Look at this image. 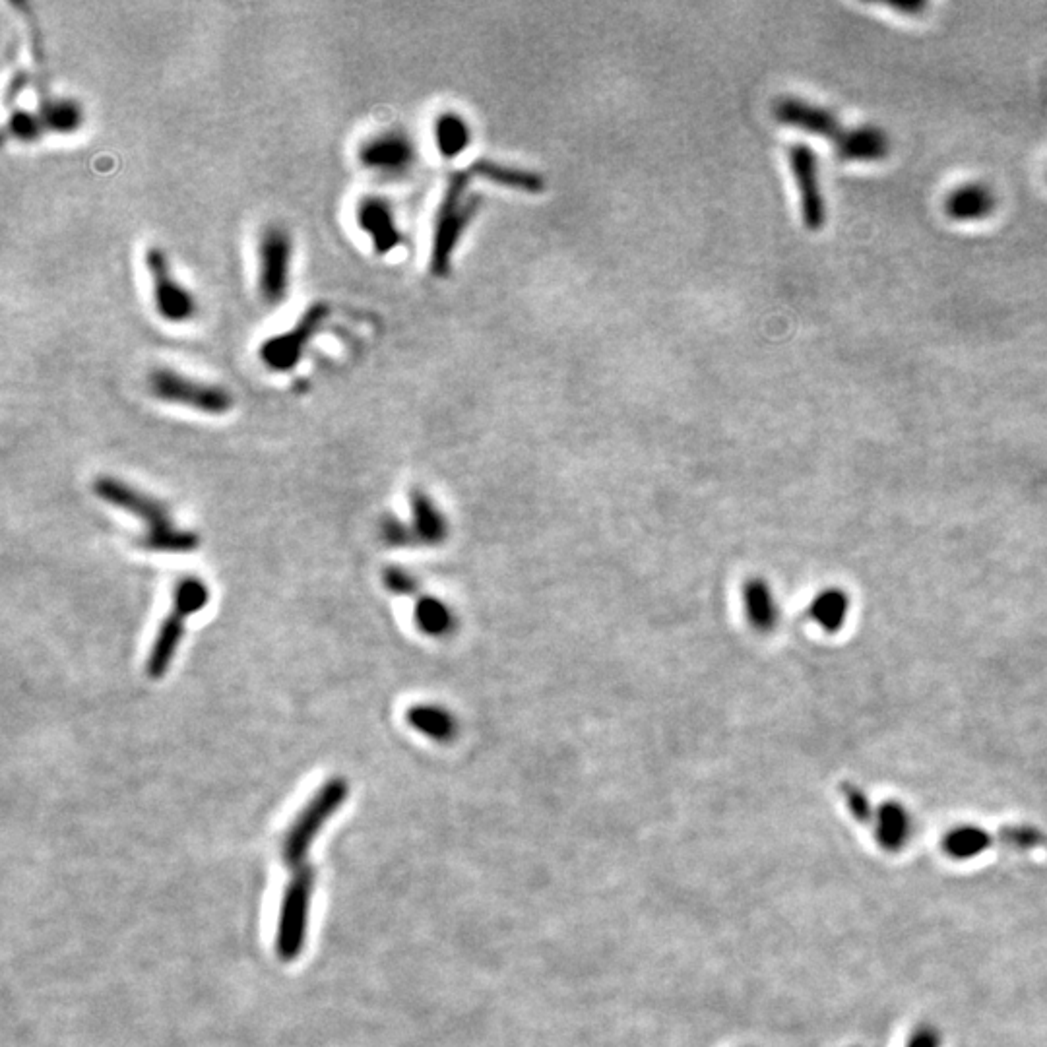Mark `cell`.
Returning a JSON list of instances; mask_svg holds the SVG:
<instances>
[{
	"label": "cell",
	"mask_w": 1047,
	"mask_h": 1047,
	"mask_svg": "<svg viewBox=\"0 0 1047 1047\" xmlns=\"http://www.w3.org/2000/svg\"><path fill=\"white\" fill-rule=\"evenodd\" d=\"M148 388L161 402L185 406L206 415H223L233 408V396L223 386L196 381L175 369L152 371Z\"/></svg>",
	"instance_id": "cell-5"
},
{
	"label": "cell",
	"mask_w": 1047,
	"mask_h": 1047,
	"mask_svg": "<svg viewBox=\"0 0 1047 1047\" xmlns=\"http://www.w3.org/2000/svg\"><path fill=\"white\" fill-rule=\"evenodd\" d=\"M406 722L413 730L439 743H448L458 735L456 716L441 704H413L406 712Z\"/></svg>",
	"instance_id": "cell-19"
},
{
	"label": "cell",
	"mask_w": 1047,
	"mask_h": 1047,
	"mask_svg": "<svg viewBox=\"0 0 1047 1047\" xmlns=\"http://www.w3.org/2000/svg\"><path fill=\"white\" fill-rule=\"evenodd\" d=\"M937 1044H939V1038L935 1036L933 1030H921L912 1038L908 1047H937Z\"/></svg>",
	"instance_id": "cell-31"
},
{
	"label": "cell",
	"mask_w": 1047,
	"mask_h": 1047,
	"mask_svg": "<svg viewBox=\"0 0 1047 1047\" xmlns=\"http://www.w3.org/2000/svg\"><path fill=\"white\" fill-rule=\"evenodd\" d=\"M382 582L388 592L396 596H415L421 588V582L413 576L412 572L402 567H388L382 571Z\"/></svg>",
	"instance_id": "cell-27"
},
{
	"label": "cell",
	"mask_w": 1047,
	"mask_h": 1047,
	"mask_svg": "<svg viewBox=\"0 0 1047 1047\" xmlns=\"http://www.w3.org/2000/svg\"><path fill=\"white\" fill-rule=\"evenodd\" d=\"M887 4H889L890 8H894L898 12H904V14H920L927 8V4L923 0H889Z\"/></svg>",
	"instance_id": "cell-30"
},
{
	"label": "cell",
	"mask_w": 1047,
	"mask_h": 1047,
	"mask_svg": "<svg viewBox=\"0 0 1047 1047\" xmlns=\"http://www.w3.org/2000/svg\"><path fill=\"white\" fill-rule=\"evenodd\" d=\"M146 272L152 287V301L158 317L169 324L191 322L198 313L196 299L189 287L183 286L169 264L167 254L159 247H150L144 256Z\"/></svg>",
	"instance_id": "cell-8"
},
{
	"label": "cell",
	"mask_w": 1047,
	"mask_h": 1047,
	"mask_svg": "<svg viewBox=\"0 0 1047 1047\" xmlns=\"http://www.w3.org/2000/svg\"><path fill=\"white\" fill-rule=\"evenodd\" d=\"M912 821L900 803H883L877 813V838L887 850H898L910 836Z\"/></svg>",
	"instance_id": "cell-22"
},
{
	"label": "cell",
	"mask_w": 1047,
	"mask_h": 1047,
	"mask_svg": "<svg viewBox=\"0 0 1047 1047\" xmlns=\"http://www.w3.org/2000/svg\"><path fill=\"white\" fill-rule=\"evenodd\" d=\"M470 173L481 177L489 183H495V185H501L505 189H512V191L526 192V194H540L545 191V181L541 179L538 173L534 171H526V169H518V167H510V165H503V163H495V161H489V159H481L474 163L470 167Z\"/></svg>",
	"instance_id": "cell-18"
},
{
	"label": "cell",
	"mask_w": 1047,
	"mask_h": 1047,
	"mask_svg": "<svg viewBox=\"0 0 1047 1047\" xmlns=\"http://www.w3.org/2000/svg\"><path fill=\"white\" fill-rule=\"evenodd\" d=\"M435 142L443 158H456L470 144V127L460 115L445 113L435 123Z\"/></svg>",
	"instance_id": "cell-24"
},
{
	"label": "cell",
	"mask_w": 1047,
	"mask_h": 1047,
	"mask_svg": "<svg viewBox=\"0 0 1047 1047\" xmlns=\"http://www.w3.org/2000/svg\"><path fill=\"white\" fill-rule=\"evenodd\" d=\"M741 600L747 621L755 631L772 633L778 627L780 605L770 584L764 578L753 576L745 580L741 588Z\"/></svg>",
	"instance_id": "cell-15"
},
{
	"label": "cell",
	"mask_w": 1047,
	"mask_h": 1047,
	"mask_svg": "<svg viewBox=\"0 0 1047 1047\" xmlns=\"http://www.w3.org/2000/svg\"><path fill=\"white\" fill-rule=\"evenodd\" d=\"M355 222L369 237L375 253L390 254L400 243L402 233L394 218L392 206L381 196H365L355 208Z\"/></svg>",
	"instance_id": "cell-13"
},
{
	"label": "cell",
	"mask_w": 1047,
	"mask_h": 1047,
	"mask_svg": "<svg viewBox=\"0 0 1047 1047\" xmlns=\"http://www.w3.org/2000/svg\"><path fill=\"white\" fill-rule=\"evenodd\" d=\"M995 206V192L985 183H964L945 200V212L954 222H980L993 214Z\"/></svg>",
	"instance_id": "cell-16"
},
{
	"label": "cell",
	"mask_w": 1047,
	"mask_h": 1047,
	"mask_svg": "<svg viewBox=\"0 0 1047 1047\" xmlns=\"http://www.w3.org/2000/svg\"><path fill=\"white\" fill-rule=\"evenodd\" d=\"M415 148L402 132H382L369 138L359 148V163L382 175H400L412 167Z\"/></svg>",
	"instance_id": "cell-12"
},
{
	"label": "cell",
	"mask_w": 1047,
	"mask_h": 1047,
	"mask_svg": "<svg viewBox=\"0 0 1047 1047\" xmlns=\"http://www.w3.org/2000/svg\"><path fill=\"white\" fill-rule=\"evenodd\" d=\"M788 158L797 185L803 225L809 231H821L826 225V202L819 181L817 154L805 144H795L790 148Z\"/></svg>",
	"instance_id": "cell-10"
},
{
	"label": "cell",
	"mask_w": 1047,
	"mask_h": 1047,
	"mask_svg": "<svg viewBox=\"0 0 1047 1047\" xmlns=\"http://www.w3.org/2000/svg\"><path fill=\"white\" fill-rule=\"evenodd\" d=\"M293 243L286 229L268 227L256 247V287L260 299L276 307L286 301L291 286Z\"/></svg>",
	"instance_id": "cell-7"
},
{
	"label": "cell",
	"mask_w": 1047,
	"mask_h": 1047,
	"mask_svg": "<svg viewBox=\"0 0 1047 1047\" xmlns=\"http://www.w3.org/2000/svg\"><path fill=\"white\" fill-rule=\"evenodd\" d=\"M8 130H10V134L18 142H28L30 144V142H37L43 136L45 127L41 123L39 113L35 115V113H30V111H14L10 121H8Z\"/></svg>",
	"instance_id": "cell-26"
},
{
	"label": "cell",
	"mask_w": 1047,
	"mask_h": 1047,
	"mask_svg": "<svg viewBox=\"0 0 1047 1047\" xmlns=\"http://www.w3.org/2000/svg\"><path fill=\"white\" fill-rule=\"evenodd\" d=\"M94 491L101 501L127 510L146 524V536L140 540L142 549L154 553H191L200 545L194 532L175 526L169 508L161 501L121 479L99 477L94 483Z\"/></svg>",
	"instance_id": "cell-1"
},
{
	"label": "cell",
	"mask_w": 1047,
	"mask_h": 1047,
	"mask_svg": "<svg viewBox=\"0 0 1047 1047\" xmlns=\"http://www.w3.org/2000/svg\"><path fill=\"white\" fill-rule=\"evenodd\" d=\"M41 123L47 132L72 134L84 123V111L74 99H51L39 111Z\"/></svg>",
	"instance_id": "cell-23"
},
{
	"label": "cell",
	"mask_w": 1047,
	"mask_h": 1047,
	"mask_svg": "<svg viewBox=\"0 0 1047 1047\" xmlns=\"http://www.w3.org/2000/svg\"><path fill=\"white\" fill-rule=\"evenodd\" d=\"M989 842L991 840L982 828L962 826L947 836L945 850L954 857L978 856L989 846Z\"/></svg>",
	"instance_id": "cell-25"
},
{
	"label": "cell",
	"mask_w": 1047,
	"mask_h": 1047,
	"mask_svg": "<svg viewBox=\"0 0 1047 1047\" xmlns=\"http://www.w3.org/2000/svg\"><path fill=\"white\" fill-rule=\"evenodd\" d=\"M470 169L456 171L448 183L433 223V241L429 270L437 278H446L452 270L454 251L481 208V198L470 192Z\"/></svg>",
	"instance_id": "cell-2"
},
{
	"label": "cell",
	"mask_w": 1047,
	"mask_h": 1047,
	"mask_svg": "<svg viewBox=\"0 0 1047 1047\" xmlns=\"http://www.w3.org/2000/svg\"><path fill=\"white\" fill-rule=\"evenodd\" d=\"M348 782L344 778H330L318 788L317 794L303 807L284 840V859L289 865H299L313 846L318 832L348 799Z\"/></svg>",
	"instance_id": "cell-4"
},
{
	"label": "cell",
	"mask_w": 1047,
	"mask_h": 1047,
	"mask_svg": "<svg viewBox=\"0 0 1047 1047\" xmlns=\"http://www.w3.org/2000/svg\"><path fill=\"white\" fill-rule=\"evenodd\" d=\"M412 507V532L417 545H441L448 538V522L439 505L423 491L413 489L410 495Z\"/></svg>",
	"instance_id": "cell-17"
},
{
	"label": "cell",
	"mask_w": 1047,
	"mask_h": 1047,
	"mask_svg": "<svg viewBox=\"0 0 1047 1047\" xmlns=\"http://www.w3.org/2000/svg\"><path fill=\"white\" fill-rule=\"evenodd\" d=\"M809 615L826 633H838L850 615V598L842 588L821 590L809 605Z\"/></svg>",
	"instance_id": "cell-20"
},
{
	"label": "cell",
	"mask_w": 1047,
	"mask_h": 1047,
	"mask_svg": "<svg viewBox=\"0 0 1047 1047\" xmlns=\"http://www.w3.org/2000/svg\"><path fill=\"white\" fill-rule=\"evenodd\" d=\"M836 156L844 161L873 163L883 161L890 154L889 134L875 125L846 128L832 144Z\"/></svg>",
	"instance_id": "cell-14"
},
{
	"label": "cell",
	"mask_w": 1047,
	"mask_h": 1047,
	"mask_svg": "<svg viewBox=\"0 0 1047 1047\" xmlns=\"http://www.w3.org/2000/svg\"><path fill=\"white\" fill-rule=\"evenodd\" d=\"M842 795L846 799V805L850 809V813L856 817L859 823H869L873 821V809H871V803L867 799V795L863 794L857 786L854 784H842Z\"/></svg>",
	"instance_id": "cell-29"
},
{
	"label": "cell",
	"mask_w": 1047,
	"mask_h": 1047,
	"mask_svg": "<svg viewBox=\"0 0 1047 1047\" xmlns=\"http://www.w3.org/2000/svg\"><path fill=\"white\" fill-rule=\"evenodd\" d=\"M774 117L786 125V127L797 128L801 132L813 134L826 138L830 144H834L846 128L842 127V121L826 107L817 103L797 99V97H784L774 105Z\"/></svg>",
	"instance_id": "cell-11"
},
{
	"label": "cell",
	"mask_w": 1047,
	"mask_h": 1047,
	"mask_svg": "<svg viewBox=\"0 0 1047 1047\" xmlns=\"http://www.w3.org/2000/svg\"><path fill=\"white\" fill-rule=\"evenodd\" d=\"M210 600V590L204 580L198 576H187L175 586L173 609L163 619L158 636L154 640L152 652L146 662V671L152 679H161L175 660L177 648L185 635L187 619L206 607Z\"/></svg>",
	"instance_id": "cell-3"
},
{
	"label": "cell",
	"mask_w": 1047,
	"mask_h": 1047,
	"mask_svg": "<svg viewBox=\"0 0 1047 1047\" xmlns=\"http://www.w3.org/2000/svg\"><path fill=\"white\" fill-rule=\"evenodd\" d=\"M381 536L382 540L386 541V545H392V547H412V545H417L415 538H413L412 526L400 522L394 516H384L382 518Z\"/></svg>",
	"instance_id": "cell-28"
},
{
	"label": "cell",
	"mask_w": 1047,
	"mask_h": 1047,
	"mask_svg": "<svg viewBox=\"0 0 1047 1047\" xmlns=\"http://www.w3.org/2000/svg\"><path fill=\"white\" fill-rule=\"evenodd\" d=\"M313 890L315 871L311 867H299L284 892L276 929V952L286 962L295 960L303 951Z\"/></svg>",
	"instance_id": "cell-6"
},
{
	"label": "cell",
	"mask_w": 1047,
	"mask_h": 1047,
	"mask_svg": "<svg viewBox=\"0 0 1047 1047\" xmlns=\"http://www.w3.org/2000/svg\"><path fill=\"white\" fill-rule=\"evenodd\" d=\"M326 318H328L326 305L322 303L311 305L289 330L262 342V346L258 348L260 363L274 373L293 371L301 363L305 349L309 348V344L315 340Z\"/></svg>",
	"instance_id": "cell-9"
},
{
	"label": "cell",
	"mask_w": 1047,
	"mask_h": 1047,
	"mask_svg": "<svg viewBox=\"0 0 1047 1047\" xmlns=\"http://www.w3.org/2000/svg\"><path fill=\"white\" fill-rule=\"evenodd\" d=\"M413 621L417 629L427 636L443 638L452 635L456 629V615L448 603L435 598V596H421L415 609H413Z\"/></svg>",
	"instance_id": "cell-21"
}]
</instances>
